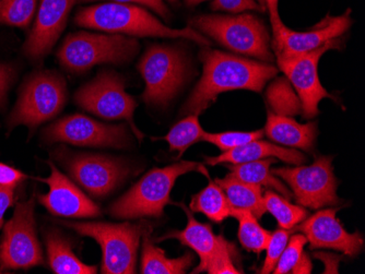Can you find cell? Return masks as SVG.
Masks as SVG:
<instances>
[{
    "mask_svg": "<svg viewBox=\"0 0 365 274\" xmlns=\"http://www.w3.org/2000/svg\"><path fill=\"white\" fill-rule=\"evenodd\" d=\"M168 1L172 4H178V0H168Z\"/></svg>",
    "mask_w": 365,
    "mask_h": 274,
    "instance_id": "obj_44",
    "label": "cell"
},
{
    "mask_svg": "<svg viewBox=\"0 0 365 274\" xmlns=\"http://www.w3.org/2000/svg\"><path fill=\"white\" fill-rule=\"evenodd\" d=\"M44 137L51 142L79 147L124 149L131 144L126 125L104 124L81 114L57 120L45 130Z\"/></svg>",
    "mask_w": 365,
    "mask_h": 274,
    "instance_id": "obj_12",
    "label": "cell"
},
{
    "mask_svg": "<svg viewBox=\"0 0 365 274\" xmlns=\"http://www.w3.org/2000/svg\"><path fill=\"white\" fill-rule=\"evenodd\" d=\"M78 3H92V1H101V0H77ZM106 1H112V3L118 4H137V5L145 6L150 8L153 11L157 12L160 17L163 19H169L170 10L165 6L162 0H106Z\"/></svg>",
    "mask_w": 365,
    "mask_h": 274,
    "instance_id": "obj_37",
    "label": "cell"
},
{
    "mask_svg": "<svg viewBox=\"0 0 365 274\" xmlns=\"http://www.w3.org/2000/svg\"><path fill=\"white\" fill-rule=\"evenodd\" d=\"M145 83L143 100L148 105L167 106L187 79V60L178 47L153 44L138 65Z\"/></svg>",
    "mask_w": 365,
    "mask_h": 274,
    "instance_id": "obj_7",
    "label": "cell"
},
{
    "mask_svg": "<svg viewBox=\"0 0 365 274\" xmlns=\"http://www.w3.org/2000/svg\"><path fill=\"white\" fill-rule=\"evenodd\" d=\"M223 190L232 209L247 210L259 220L267 210L264 208L262 186L245 183L227 174L225 179H215Z\"/></svg>",
    "mask_w": 365,
    "mask_h": 274,
    "instance_id": "obj_24",
    "label": "cell"
},
{
    "mask_svg": "<svg viewBox=\"0 0 365 274\" xmlns=\"http://www.w3.org/2000/svg\"><path fill=\"white\" fill-rule=\"evenodd\" d=\"M270 171L290 186L301 206L317 210L341 204L337 196L338 181L334 175L331 157H319L311 165L278 167Z\"/></svg>",
    "mask_w": 365,
    "mask_h": 274,
    "instance_id": "obj_10",
    "label": "cell"
},
{
    "mask_svg": "<svg viewBox=\"0 0 365 274\" xmlns=\"http://www.w3.org/2000/svg\"><path fill=\"white\" fill-rule=\"evenodd\" d=\"M75 23L81 28L123 33L140 38H185L208 47V38L199 34L192 26L172 28L162 23L150 12L131 4L106 3L81 8L76 14Z\"/></svg>",
    "mask_w": 365,
    "mask_h": 274,
    "instance_id": "obj_2",
    "label": "cell"
},
{
    "mask_svg": "<svg viewBox=\"0 0 365 274\" xmlns=\"http://www.w3.org/2000/svg\"><path fill=\"white\" fill-rule=\"evenodd\" d=\"M192 28L220 43L233 52L272 63L270 36L262 20L252 14L239 16H199L190 20Z\"/></svg>",
    "mask_w": 365,
    "mask_h": 274,
    "instance_id": "obj_5",
    "label": "cell"
},
{
    "mask_svg": "<svg viewBox=\"0 0 365 274\" xmlns=\"http://www.w3.org/2000/svg\"><path fill=\"white\" fill-rule=\"evenodd\" d=\"M264 204L267 212L276 218L279 226L284 230H292L309 216V212L303 206L290 204L288 199L272 190L264 192Z\"/></svg>",
    "mask_w": 365,
    "mask_h": 274,
    "instance_id": "obj_28",
    "label": "cell"
},
{
    "mask_svg": "<svg viewBox=\"0 0 365 274\" xmlns=\"http://www.w3.org/2000/svg\"><path fill=\"white\" fill-rule=\"evenodd\" d=\"M14 188L0 185V228H3L4 216L7 209L14 204Z\"/></svg>",
    "mask_w": 365,
    "mask_h": 274,
    "instance_id": "obj_40",
    "label": "cell"
},
{
    "mask_svg": "<svg viewBox=\"0 0 365 274\" xmlns=\"http://www.w3.org/2000/svg\"><path fill=\"white\" fill-rule=\"evenodd\" d=\"M71 179L93 197H104L116 189L133 171L122 159L100 154H76L66 161Z\"/></svg>",
    "mask_w": 365,
    "mask_h": 274,
    "instance_id": "obj_14",
    "label": "cell"
},
{
    "mask_svg": "<svg viewBox=\"0 0 365 274\" xmlns=\"http://www.w3.org/2000/svg\"><path fill=\"white\" fill-rule=\"evenodd\" d=\"M186 4L190 6L198 5V4L204 3L206 0H185Z\"/></svg>",
    "mask_w": 365,
    "mask_h": 274,
    "instance_id": "obj_43",
    "label": "cell"
},
{
    "mask_svg": "<svg viewBox=\"0 0 365 274\" xmlns=\"http://www.w3.org/2000/svg\"><path fill=\"white\" fill-rule=\"evenodd\" d=\"M138 51L139 43L134 38L77 32L66 38L57 57L63 68L80 73L101 63H127Z\"/></svg>",
    "mask_w": 365,
    "mask_h": 274,
    "instance_id": "obj_6",
    "label": "cell"
},
{
    "mask_svg": "<svg viewBox=\"0 0 365 274\" xmlns=\"http://www.w3.org/2000/svg\"><path fill=\"white\" fill-rule=\"evenodd\" d=\"M269 157H274L289 164L294 165H301L307 161V157L300 151L279 147L267 141L255 140L233 150L225 151L218 157H206V163L211 167L223 164V163L240 164V163L252 162V161L269 159Z\"/></svg>",
    "mask_w": 365,
    "mask_h": 274,
    "instance_id": "obj_20",
    "label": "cell"
},
{
    "mask_svg": "<svg viewBox=\"0 0 365 274\" xmlns=\"http://www.w3.org/2000/svg\"><path fill=\"white\" fill-rule=\"evenodd\" d=\"M66 100L67 88L61 75L49 71L33 75L22 88L10 115L9 125H24L33 130L58 115Z\"/></svg>",
    "mask_w": 365,
    "mask_h": 274,
    "instance_id": "obj_8",
    "label": "cell"
},
{
    "mask_svg": "<svg viewBox=\"0 0 365 274\" xmlns=\"http://www.w3.org/2000/svg\"><path fill=\"white\" fill-rule=\"evenodd\" d=\"M211 8L212 10H223L232 14H240L247 10H262V6L258 5L256 0H213Z\"/></svg>",
    "mask_w": 365,
    "mask_h": 274,
    "instance_id": "obj_36",
    "label": "cell"
},
{
    "mask_svg": "<svg viewBox=\"0 0 365 274\" xmlns=\"http://www.w3.org/2000/svg\"><path fill=\"white\" fill-rule=\"evenodd\" d=\"M48 165L51 167L48 179H38V181L47 184L49 191L46 195L38 196V201L53 216L88 218L101 214L100 208L73 181L61 173L52 162H48Z\"/></svg>",
    "mask_w": 365,
    "mask_h": 274,
    "instance_id": "obj_17",
    "label": "cell"
},
{
    "mask_svg": "<svg viewBox=\"0 0 365 274\" xmlns=\"http://www.w3.org/2000/svg\"><path fill=\"white\" fill-rule=\"evenodd\" d=\"M341 40L336 38L313 52L277 58L279 68L284 71L300 98L304 118L319 115V104L322 100L333 99V96L322 85L317 69L321 57L327 51L339 48Z\"/></svg>",
    "mask_w": 365,
    "mask_h": 274,
    "instance_id": "obj_13",
    "label": "cell"
},
{
    "mask_svg": "<svg viewBox=\"0 0 365 274\" xmlns=\"http://www.w3.org/2000/svg\"><path fill=\"white\" fill-rule=\"evenodd\" d=\"M26 179V174L22 173L19 169L0 163V185L16 187Z\"/></svg>",
    "mask_w": 365,
    "mask_h": 274,
    "instance_id": "obj_38",
    "label": "cell"
},
{
    "mask_svg": "<svg viewBox=\"0 0 365 274\" xmlns=\"http://www.w3.org/2000/svg\"><path fill=\"white\" fill-rule=\"evenodd\" d=\"M266 5H267L268 10L270 12V19H272V24L280 21V16L278 12V1L279 0H264Z\"/></svg>",
    "mask_w": 365,
    "mask_h": 274,
    "instance_id": "obj_42",
    "label": "cell"
},
{
    "mask_svg": "<svg viewBox=\"0 0 365 274\" xmlns=\"http://www.w3.org/2000/svg\"><path fill=\"white\" fill-rule=\"evenodd\" d=\"M176 206H180L187 216L188 222L186 228L182 231H172L169 234L162 236L161 238L155 239V241H162L169 238L178 239L180 244L192 248L200 259L199 265L195 268L194 273L206 272L215 251L218 248L220 236H215L213 234L210 225L199 223L185 204H176Z\"/></svg>",
    "mask_w": 365,
    "mask_h": 274,
    "instance_id": "obj_19",
    "label": "cell"
},
{
    "mask_svg": "<svg viewBox=\"0 0 365 274\" xmlns=\"http://www.w3.org/2000/svg\"><path fill=\"white\" fill-rule=\"evenodd\" d=\"M312 268H313V265H312L311 259H309V255H307V253H302V255L299 258V260L295 263L291 272L295 274H309L312 272Z\"/></svg>",
    "mask_w": 365,
    "mask_h": 274,
    "instance_id": "obj_41",
    "label": "cell"
},
{
    "mask_svg": "<svg viewBox=\"0 0 365 274\" xmlns=\"http://www.w3.org/2000/svg\"><path fill=\"white\" fill-rule=\"evenodd\" d=\"M276 162L277 159L269 157L240 164H229L225 167L229 169V175L239 181L272 188L286 199H291L293 197L292 192L270 171V167Z\"/></svg>",
    "mask_w": 365,
    "mask_h": 274,
    "instance_id": "obj_25",
    "label": "cell"
},
{
    "mask_svg": "<svg viewBox=\"0 0 365 274\" xmlns=\"http://www.w3.org/2000/svg\"><path fill=\"white\" fill-rule=\"evenodd\" d=\"M199 57L204 71L202 79L182 106V112L185 115L202 114L223 92H262L266 83L277 75V69L270 63L209 50L208 47L200 51Z\"/></svg>",
    "mask_w": 365,
    "mask_h": 274,
    "instance_id": "obj_1",
    "label": "cell"
},
{
    "mask_svg": "<svg viewBox=\"0 0 365 274\" xmlns=\"http://www.w3.org/2000/svg\"><path fill=\"white\" fill-rule=\"evenodd\" d=\"M82 236L91 237L102 249V273L133 274L143 234L151 228L145 223L73 222L61 221Z\"/></svg>",
    "mask_w": 365,
    "mask_h": 274,
    "instance_id": "obj_4",
    "label": "cell"
},
{
    "mask_svg": "<svg viewBox=\"0 0 365 274\" xmlns=\"http://www.w3.org/2000/svg\"><path fill=\"white\" fill-rule=\"evenodd\" d=\"M14 70L6 63H0V107L5 105L8 90L14 81Z\"/></svg>",
    "mask_w": 365,
    "mask_h": 274,
    "instance_id": "obj_39",
    "label": "cell"
},
{
    "mask_svg": "<svg viewBox=\"0 0 365 274\" xmlns=\"http://www.w3.org/2000/svg\"><path fill=\"white\" fill-rule=\"evenodd\" d=\"M290 230H277L276 232L272 233L269 243L264 251H267L266 259L264 261V265L260 269L259 273L269 274L274 272L281 255L284 253L287 244H288L289 238H290Z\"/></svg>",
    "mask_w": 365,
    "mask_h": 274,
    "instance_id": "obj_33",
    "label": "cell"
},
{
    "mask_svg": "<svg viewBox=\"0 0 365 274\" xmlns=\"http://www.w3.org/2000/svg\"><path fill=\"white\" fill-rule=\"evenodd\" d=\"M75 102L82 110L104 120H126L137 138L143 140V135L134 122L136 101L125 91L124 79L118 73L102 70L76 92Z\"/></svg>",
    "mask_w": 365,
    "mask_h": 274,
    "instance_id": "obj_9",
    "label": "cell"
},
{
    "mask_svg": "<svg viewBox=\"0 0 365 274\" xmlns=\"http://www.w3.org/2000/svg\"><path fill=\"white\" fill-rule=\"evenodd\" d=\"M36 199L16 204L14 216L4 228L0 244V267L29 269L43 263V253L36 236L34 218Z\"/></svg>",
    "mask_w": 365,
    "mask_h": 274,
    "instance_id": "obj_11",
    "label": "cell"
},
{
    "mask_svg": "<svg viewBox=\"0 0 365 274\" xmlns=\"http://www.w3.org/2000/svg\"><path fill=\"white\" fill-rule=\"evenodd\" d=\"M150 231L143 236L141 251V272L143 274H182L195 263V255L190 253L175 259H170L164 251L153 245Z\"/></svg>",
    "mask_w": 365,
    "mask_h": 274,
    "instance_id": "obj_23",
    "label": "cell"
},
{
    "mask_svg": "<svg viewBox=\"0 0 365 274\" xmlns=\"http://www.w3.org/2000/svg\"><path fill=\"white\" fill-rule=\"evenodd\" d=\"M264 130H256V132H227L212 134V132H204L202 141L212 143L218 147L223 152L233 150L244 146L246 143L252 141L260 140L264 137Z\"/></svg>",
    "mask_w": 365,
    "mask_h": 274,
    "instance_id": "obj_32",
    "label": "cell"
},
{
    "mask_svg": "<svg viewBox=\"0 0 365 274\" xmlns=\"http://www.w3.org/2000/svg\"><path fill=\"white\" fill-rule=\"evenodd\" d=\"M48 263L56 274H94L96 265H88L79 260L71 251L68 239L58 231H49L45 236Z\"/></svg>",
    "mask_w": 365,
    "mask_h": 274,
    "instance_id": "obj_22",
    "label": "cell"
},
{
    "mask_svg": "<svg viewBox=\"0 0 365 274\" xmlns=\"http://www.w3.org/2000/svg\"><path fill=\"white\" fill-rule=\"evenodd\" d=\"M231 216L239 220V239L248 251L260 253L269 243L272 232L260 226L258 218L252 212L232 209Z\"/></svg>",
    "mask_w": 365,
    "mask_h": 274,
    "instance_id": "obj_27",
    "label": "cell"
},
{
    "mask_svg": "<svg viewBox=\"0 0 365 274\" xmlns=\"http://www.w3.org/2000/svg\"><path fill=\"white\" fill-rule=\"evenodd\" d=\"M351 10L339 17H327L319 26L307 31L297 32L284 26V22L272 23V50L277 58L297 56L313 52L330 41L340 38L351 26Z\"/></svg>",
    "mask_w": 365,
    "mask_h": 274,
    "instance_id": "obj_15",
    "label": "cell"
},
{
    "mask_svg": "<svg viewBox=\"0 0 365 274\" xmlns=\"http://www.w3.org/2000/svg\"><path fill=\"white\" fill-rule=\"evenodd\" d=\"M190 172L205 173L204 165L182 161L163 169H153L110 206V216L120 220L160 218L172 204L171 191L176 179Z\"/></svg>",
    "mask_w": 365,
    "mask_h": 274,
    "instance_id": "obj_3",
    "label": "cell"
},
{
    "mask_svg": "<svg viewBox=\"0 0 365 274\" xmlns=\"http://www.w3.org/2000/svg\"><path fill=\"white\" fill-rule=\"evenodd\" d=\"M205 130L199 124L198 115H188L187 117L178 122L164 139L169 143L170 151H178V159H180L198 141H202Z\"/></svg>",
    "mask_w": 365,
    "mask_h": 274,
    "instance_id": "obj_29",
    "label": "cell"
},
{
    "mask_svg": "<svg viewBox=\"0 0 365 274\" xmlns=\"http://www.w3.org/2000/svg\"><path fill=\"white\" fill-rule=\"evenodd\" d=\"M289 244H287L284 253L274 268V273L286 274L291 272L295 263L299 260L303 253L305 244L307 243V237L303 234H295L289 238Z\"/></svg>",
    "mask_w": 365,
    "mask_h": 274,
    "instance_id": "obj_34",
    "label": "cell"
},
{
    "mask_svg": "<svg viewBox=\"0 0 365 274\" xmlns=\"http://www.w3.org/2000/svg\"><path fill=\"white\" fill-rule=\"evenodd\" d=\"M264 132L274 142L301 150L312 151L317 140V125L315 122L299 124L288 116L269 112Z\"/></svg>",
    "mask_w": 365,
    "mask_h": 274,
    "instance_id": "obj_21",
    "label": "cell"
},
{
    "mask_svg": "<svg viewBox=\"0 0 365 274\" xmlns=\"http://www.w3.org/2000/svg\"><path fill=\"white\" fill-rule=\"evenodd\" d=\"M270 107L274 108L278 115H295L302 110L301 102L293 94L288 80L284 78L277 79L267 92Z\"/></svg>",
    "mask_w": 365,
    "mask_h": 274,
    "instance_id": "obj_31",
    "label": "cell"
},
{
    "mask_svg": "<svg viewBox=\"0 0 365 274\" xmlns=\"http://www.w3.org/2000/svg\"><path fill=\"white\" fill-rule=\"evenodd\" d=\"M232 245L220 235L218 248L215 251L206 271L210 274H241L242 272L233 265L230 248Z\"/></svg>",
    "mask_w": 365,
    "mask_h": 274,
    "instance_id": "obj_35",
    "label": "cell"
},
{
    "mask_svg": "<svg viewBox=\"0 0 365 274\" xmlns=\"http://www.w3.org/2000/svg\"><path fill=\"white\" fill-rule=\"evenodd\" d=\"M38 0H0V23L28 28L32 21Z\"/></svg>",
    "mask_w": 365,
    "mask_h": 274,
    "instance_id": "obj_30",
    "label": "cell"
},
{
    "mask_svg": "<svg viewBox=\"0 0 365 274\" xmlns=\"http://www.w3.org/2000/svg\"><path fill=\"white\" fill-rule=\"evenodd\" d=\"M77 0H40L36 23L24 43V54L32 60H41L52 51Z\"/></svg>",
    "mask_w": 365,
    "mask_h": 274,
    "instance_id": "obj_18",
    "label": "cell"
},
{
    "mask_svg": "<svg viewBox=\"0 0 365 274\" xmlns=\"http://www.w3.org/2000/svg\"><path fill=\"white\" fill-rule=\"evenodd\" d=\"M209 179L208 186L202 191L192 196L190 211L205 214L215 223H221L231 216L232 206L223 190L209 177L208 172L205 173Z\"/></svg>",
    "mask_w": 365,
    "mask_h": 274,
    "instance_id": "obj_26",
    "label": "cell"
},
{
    "mask_svg": "<svg viewBox=\"0 0 365 274\" xmlns=\"http://www.w3.org/2000/svg\"><path fill=\"white\" fill-rule=\"evenodd\" d=\"M338 209H325L307 216L291 232L302 233L312 249L328 248L341 251L349 257H356L362 251L364 241L358 232H346L338 220Z\"/></svg>",
    "mask_w": 365,
    "mask_h": 274,
    "instance_id": "obj_16",
    "label": "cell"
}]
</instances>
